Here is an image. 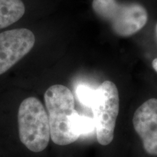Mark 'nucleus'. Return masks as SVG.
I'll list each match as a JSON object with an SVG mask.
<instances>
[{
	"instance_id": "obj_7",
	"label": "nucleus",
	"mask_w": 157,
	"mask_h": 157,
	"mask_svg": "<svg viewBox=\"0 0 157 157\" xmlns=\"http://www.w3.org/2000/svg\"><path fill=\"white\" fill-rule=\"evenodd\" d=\"M25 13L21 0H0V29L17 22Z\"/></svg>"
},
{
	"instance_id": "obj_3",
	"label": "nucleus",
	"mask_w": 157,
	"mask_h": 157,
	"mask_svg": "<svg viewBox=\"0 0 157 157\" xmlns=\"http://www.w3.org/2000/svg\"><path fill=\"white\" fill-rule=\"evenodd\" d=\"M92 7L94 13L109 23L113 32L121 37L136 34L148 22L146 9L137 2L120 3L117 0H93Z\"/></svg>"
},
{
	"instance_id": "obj_11",
	"label": "nucleus",
	"mask_w": 157,
	"mask_h": 157,
	"mask_svg": "<svg viewBox=\"0 0 157 157\" xmlns=\"http://www.w3.org/2000/svg\"><path fill=\"white\" fill-rule=\"evenodd\" d=\"M156 37H157V23H156Z\"/></svg>"
},
{
	"instance_id": "obj_5",
	"label": "nucleus",
	"mask_w": 157,
	"mask_h": 157,
	"mask_svg": "<svg viewBox=\"0 0 157 157\" xmlns=\"http://www.w3.org/2000/svg\"><path fill=\"white\" fill-rule=\"evenodd\" d=\"M35 36L27 29H15L0 34V75L16 64L33 48Z\"/></svg>"
},
{
	"instance_id": "obj_10",
	"label": "nucleus",
	"mask_w": 157,
	"mask_h": 157,
	"mask_svg": "<svg viewBox=\"0 0 157 157\" xmlns=\"http://www.w3.org/2000/svg\"><path fill=\"white\" fill-rule=\"evenodd\" d=\"M152 66L154 68V69L157 72V58L154 59L152 62Z\"/></svg>"
},
{
	"instance_id": "obj_2",
	"label": "nucleus",
	"mask_w": 157,
	"mask_h": 157,
	"mask_svg": "<svg viewBox=\"0 0 157 157\" xmlns=\"http://www.w3.org/2000/svg\"><path fill=\"white\" fill-rule=\"evenodd\" d=\"M18 133L21 143L33 152H41L48 146L50 129L48 112L38 98L23 100L17 113Z\"/></svg>"
},
{
	"instance_id": "obj_6",
	"label": "nucleus",
	"mask_w": 157,
	"mask_h": 157,
	"mask_svg": "<svg viewBox=\"0 0 157 157\" xmlns=\"http://www.w3.org/2000/svg\"><path fill=\"white\" fill-rule=\"evenodd\" d=\"M134 129L147 154L157 156V99L151 98L137 108L132 119Z\"/></svg>"
},
{
	"instance_id": "obj_9",
	"label": "nucleus",
	"mask_w": 157,
	"mask_h": 157,
	"mask_svg": "<svg viewBox=\"0 0 157 157\" xmlns=\"http://www.w3.org/2000/svg\"><path fill=\"white\" fill-rule=\"evenodd\" d=\"M76 95L78 101L82 105L92 109L97 97V89L85 84H79L76 88Z\"/></svg>"
},
{
	"instance_id": "obj_8",
	"label": "nucleus",
	"mask_w": 157,
	"mask_h": 157,
	"mask_svg": "<svg viewBox=\"0 0 157 157\" xmlns=\"http://www.w3.org/2000/svg\"><path fill=\"white\" fill-rule=\"evenodd\" d=\"M72 130L78 138L82 135H90L95 130L94 119L87 116L80 115L76 111L72 121Z\"/></svg>"
},
{
	"instance_id": "obj_4",
	"label": "nucleus",
	"mask_w": 157,
	"mask_h": 157,
	"mask_svg": "<svg viewBox=\"0 0 157 157\" xmlns=\"http://www.w3.org/2000/svg\"><path fill=\"white\" fill-rule=\"evenodd\" d=\"M119 109V98L117 86L111 81L103 82L97 89V97L92 108L96 137L102 146H107L113 140Z\"/></svg>"
},
{
	"instance_id": "obj_1",
	"label": "nucleus",
	"mask_w": 157,
	"mask_h": 157,
	"mask_svg": "<svg viewBox=\"0 0 157 157\" xmlns=\"http://www.w3.org/2000/svg\"><path fill=\"white\" fill-rule=\"evenodd\" d=\"M50 129V138L59 146H66L78 139L72 130V121L76 112L75 100L66 86L55 84L44 93Z\"/></svg>"
}]
</instances>
